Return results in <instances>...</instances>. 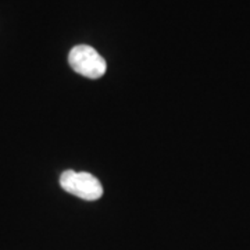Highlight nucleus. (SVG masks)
Masks as SVG:
<instances>
[{
    "label": "nucleus",
    "instance_id": "obj_1",
    "mask_svg": "<svg viewBox=\"0 0 250 250\" xmlns=\"http://www.w3.org/2000/svg\"><path fill=\"white\" fill-rule=\"evenodd\" d=\"M68 62L71 68L81 75L98 80L103 77L107 70V64L100 54L88 45H78L72 47L68 54Z\"/></svg>",
    "mask_w": 250,
    "mask_h": 250
},
{
    "label": "nucleus",
    "instance_id": "obj_2",
    "mask_svg": "<svg viewBox=\"0 0 250 250\" xmlns=\"http://www.w3.org/2000/svg\"><path fill=\"white\" fill-rule=\"evenodd\" d=\"M60 185L65 192L89 202L98 200L103 195V187L100 181L89 172L64 171L60 177Z\"/></svg>",
    "mask_w": 250,
    "mask_h": 250
}]
</instances>
